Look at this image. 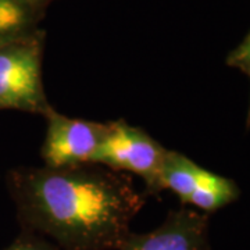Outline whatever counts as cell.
<instances>
[{"instance_id":"6da1fadb","label":"cell","mask_w":250,"mask_h":250,"mask_svg":"<svg viewBox=\"0 0 250 250\" xmlns=\"http://www.w3.org/2000/svg\"><path fill=\"white\" fill-rule=\"evenodd\" d=\"M7 185L24 223L59 250H117L146 199L126 174L93 163L21 167Z\"/></svg>"},{"instance_id":"7a4b0ae2","label":"cell","mask_w":250,"mask_h":250,"mask_svg":"<svg viewBox=\"0 0 250 250\" xmlns=\"http://www.w3.org/2000/svg\"><path fill=\"white\" fill-rule=\"evenodd\" d=\"M45 32L0 47V110H18L45 116L52 108L42 81Z\"/></svg>"},{"instance_id":"3957f363","label":"cell","mask_w":250,"mask_h":250,"mask_svg":"<svg viewBox=\"0 0 250 250\" xmlns=\"http://www.w3.org/2000/svg\"><path fill=\"white\" fill-rule=\"evenodd\" d=\"M167 149L139 126L124 120L108 123L98 150L90 163L121 174H134L142 179L147 195H159V175Z\"/></svg>"},{"instance_id":"277c9868","label":"cell","mask_w":250,"mask_h":250,"mask_svg":"<svg viewBox=\"0 0 250 250\" xmlns=\"http://www.w3.org/2000/svg\"><path fill=\"white\" fill-rule=\"evenodd\" d=\"M43 117L46 135L41 154L46 167L50 168L90 163L108 128V123L64 116L53 107Z\"/></svg>"},{"instance_id":"5b68a950","label":"cell","mask_w":250,"mask_h":250,"mask_svg":"<svg viewBox=\"0 0 250 250\" xmlns=\"http://www.w3.org/2000/svg\"><path fill=\"white\" fill-rule=\"evenodd\" d=\"M208 218L189 208L171 210L161 225L129 233L117 250H208Z\"/></svg>"},{"instance_id":"8992f818","label":"cell","mask_w":250,"mask_h":250,"mask_svg":"<svg viewBox=\"0 0 250 250\" xmlns=\"http://www.w3.org/2000/svg\"><path fill=\"white\" fill-rule=\"evenodd\" d=\"M205 172L195 161L175 150L166 152L159 175L160 190H171L185 203Z\"/></svg>"},{"instance_id":"52a82bcc","label":"cell","mask_w":250,"mask_h":250,"mask_svg":"<svg viewBox=\"0 0 250 250\" xmlns=\"http://www.w3.org/2000/svg\"><path fill=\"white\" fill-rule=\"evenodd\" d=\"M238 196L239 188L232 179L205 170L185 205L193 206L205 213H211L235 202Z\"/></svg>"},{"instance_id":"ba28073f","label":"cell","mask_w":250,"mask_h":250,"mask_svg":"<svg viewBox=\"0 0 250 250\" xmlns=\"http://www.w3.org/2000/svg\"><path fill=\"white\" fill-rule=\"evenodd\" d=\"M42 17L24 0H0V47L36 32Z\"/></svg>"},{"instance_id":"9c48e42d","label":"cell","mask_w":250,"mask_h":250,"mask_svg":"<svg viewBox=\"0 0 250 250\" xmlns=\"http://www.w3.org/2000/svg\"><path fill=\"white\" fill-rule=\"evenodd\" d=\"M227 64L232 68H238L245 75H248L250 80V32L245 36L239 45L233 49L227 57ZM248 124H250V106L249 116H248Z\"/></svg>"},{"instance_id":"30bf717a","label":"cell","mask_w":250,"mask_h":250,"mask_svg":"<svg viewBox=\"0 0 250 250\" xmlns=\"http://www.w3.org/2000/svg\"><path fill=\"white\" fill-rule=\"evenodd\" d=\"M6 250H59L53 243L39 238H22Z\"/></svg>"},{"instance_id":"8fae6325","label":"cell","mask_w":250,"mask_h":250,"mask_svg":"<svg viewBox=\"0 0 250 250\" xmlns=\"http://www.w3.org/2000/svg\"><path fill=\"white\" fill-rule=\"evenodd\" d=\"M24 1H27L28 4L34 10H36L38 13L45 14V10L53 3L54 0H24Z\"/></svg>"}]
</instances>
